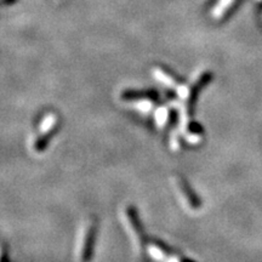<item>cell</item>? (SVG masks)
I'll use <instances>...</instances> for the list:
<instances>
[{"label":"cell","mask_w":262,"mask_h":262,"mask_svg":"<svg viewBox=\"0 0 262 262\" xmlns=\"http://www.w3.org/2000/svg\"><path fill=\"white\" fill-rule=\"evenodd\" d=\"M14 2L15 0H0V8H3V6L11 5Z\"/></svg>","instance_id":"1"},{"label":"cell","mask_w":262,"mask_h":262,"mask_svg":"<svg viewBox=\"0 0 262 262\" xmlns=\"http://www.w3.org/2000/svg\"><path fill=\"white\" fill-rule=\"evenodd\" d=\"M148 102H142V103H139V104H137V106H148ZM149 110V107H141L140 108V111H142V112H146V111H148Z\"/></svg>","instance_id":"2"}]
</instances>
